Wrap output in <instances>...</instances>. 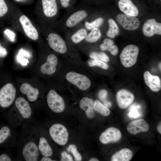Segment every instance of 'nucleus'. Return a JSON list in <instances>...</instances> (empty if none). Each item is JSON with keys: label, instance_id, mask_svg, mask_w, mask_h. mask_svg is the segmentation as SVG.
Masks as SVG:
<instances>
[{"label": "nucleus", "instance_id": "obj_20", "mask_svg": "<svg viewBox=\"0 0 161 161\" xmlns=\"http://www.w3.org/2000/svg\"><path fill=\"white\" fill-rule=\"evenodd\" d=\"M145 84L153 91L157 92L161 89V81L157 76L152 75L148 71H145L143 74Z\"/></svg>", "mask_w": 161, "mask_h": 161}, {"label": "nucleus", "instance_id": "obj_6", "mask_svg": "<svg viewBox=\"0 0 161 161\" xmlns=\"http://www.w3.org/2000/svg\"><path fill=\"white\" fill-rule=\"evenodd\" d=\"M46 51V61L41 66L40 70L42 74L51 76L56 73L58 67H62L63 60L60 59L59 55L51 49H47Z\"/></svg>", "mask_w": 161, "mask_h": 161}, {"label": "nucleus", "instance_id": "obj_5", "mask_svg": "<svg viewBox=\"0 0 161 161\" xmlns=\"http://www.w3.org/2000/svg\"><path fill=\"white\" fill-rule=\"evenodd\" d=\"M59 9L57 0H38L34 13L37 24L52 28L58 20Z\"/></svg>", "mask_w": 161, "mask_h": 161}, {"label": "nucleus", "instance_id": "obj_40", "mask_svg": "<svg viewBox=\"0 0 161 161\" xmlns=\"http://www.w3.org/2000/svg\"><path fill=\"white\" fill-rule=\"evenodd\" d=\"M161 123L160 122L157 126V130L160 134H161Z\"/></svg>", "mask_w": 161, "mask_h": 161}, {"label": "nucleus", "instance_id": "obj_1", "mask_svg": "<svg viewBox=\"0 0 161 161\" xmlns=\"http://www.w3.org/2000/svg\"><path fill=\"white\" fill-rule=\"evenodd\" d=\"M91 73V72L82 65L63 60L59 80L74 94L88 93L93 86Z\"/></svg>", "mask_w": 161, "mask_h": 161}, {"label": "nucleus", "instance_id": "obj_35", "mask_svg": "<svg viewBox=\"0 0 161 161\" xmlns=\"http://www.w3.org/2000/svg\"><path fill=\"white\" fill-rule=\"evenodd\" d=\"M4 33L10 41L13 42L15 40L16 34L13 31L6 29L4 31Z\"/></svg>", "mask_w": 161, "mask_h": 161}, {"label": "nucleus", "instance_id": "obj_19", "mask_svg": "<svg viewBox=\"0 0 161 161\" xmlns=\"http://www.w3.org/2000/svg\"><path fill=\"white\" fill-rule=\"evenodd\" d=\"M94 102L93 98L87 96L82 97L79 102L80 108L85 111L87 117L90 119L93 118L95 116Z\"/></svg>", "mask_w": 161, "mask_h": 161}, {"label": "nucleus", "instance_id": "obj_11", "mask_svg": "<svg viewBox=\"0 0 161 161\" xmlns=\"http://www.w3.org/2000/svg\"><path fill=\"white\" fill-rule=\"evenodd\" d=\"M16 89L11 83H8L0 89V106L3 108L9 107L14 101Z\"/></svg>", "mask_w": 161, "mask_h": 161}, {"label": "nucleus", "instance_id": "obj_34", "mask_svg": "<svg viewBox=\"0 0 161 161\" xmlns=\"http://www.w3.org/2000/svg\"><path fill=\"white\" fill-rule=\"evenodd\" d=\"M107 95L108 92L105 89H101L99 91L97 94L98 98L103 102L106 100Z\"/></svg>", "mask_w": 161, "mask_h": 161}, {"label": "nucleus", "instance_id": "obj_36", "mask_svg": "<svg viewBox=\"0 0 161 161\" xmlns=\"http://www.w3.org/2000/svg\"><path fill=\"white\" fill-rule=\"evenodd\" d=\"M128 115L129 117L136 118L140 116V114L136 107H133L131 109Z\"/></svg>", "mask_w": 161, "mask_h": 161}, {"label": "nucleus", "instance_id": "obj_31", "mask_svg": "<svg viewBox=\"0 0 161 161\" xmlns=\"http://www.w3.org/2000/svg\"><path fill=\"white\" fill-rule=\"evenodd\" d=\"M12 7L9 8L5 0H0V18L8 15L11 16Z\"/></svg>", "mask_w": 161, "mask_h": 161}, {"label": "nucleus", "instance_id": "obj_18", "mask_svg": "<svg viewBox=\"0 0 161 161\" xmlns=\"http://www.w3.org/2000/svg\"><path fill=\"white\" fill-rule=\"evenodd\" d=\"M149 129V127L148 124L143 119L131 122L127 127L128 131L133 135H136L140 132L147 131Z\"/></svg>", "mask_w": 161, "mask_h": 161}, {"label": "nucleus", "instance_id": "obj_44", "mask_svg": "<svg viewBox=\"0 0 161 161\" xmlns=\"http://www.w3.org/2000/svg\"><path fill=\"white\" fill-rule=\"evenodd\" d=\"M159 68L161 70V62H160L159 64Z\"/></svg>", "mask_w": 161, "mask_h": 161}, {"label": "nucleus", "instance_id": "obj_23", "mask_svg": "<svg viewBox=\"0 0 161 161\" xmlns=\"http://www.w3.org/2000/svg\"><path fill=\"white\" fill-rule=\"evenodd\" d=\"M20 89L22 94L27 95L30 101L33 102L37 99L39 94L38 89L33 88L28 83H24L21 86Z\"/></svg>", "mask_w": 161, "mask_h": 161}, {"label": "nucleus", "instance_id": "obj_12", "mask_svg": "<svg viewBox=\"0 0 161 161\" xmlns=\"http://www.w3.org/2000/svg\"><path fill=\"white\" fill-rule=\"evenodd\" d=\"M119 24L125 29L127 30H134L137 29L140 25V21L135 17L120 13L116 16Z\"/></svg>", "mask_w": 161, "mask_h": 161}, {"label": "nucleus", "instance_id": "obj_45", "mask_svg": "<svg viewBox=\"0 0 161 161\" xmlns=\"http://www.w3.org/2000/svg\"></svg>", "mask_w": 161, "mask_h": 161}, {"label": "nucleus", "instance_id": "obj_29", "mask_svg": "<svg viewBox=\"0 0 161 161\" xmlns=\"http://www.w3.org/2000/svg\"><path fill=\"white\" fill-rule=\"evenodd\" d=\"M93 107L94 111L103 116L107 117L110 113L109 109L100 101L96 100L94 101Z\"/></svg>", "mask_w": 161, "mask_h": 161}, {"label": "nucleus", "instance_id": "obj_15", "mask_svg": "<svg viewBox=\"0 0 161 161\" xmlns=\"http://www.w3.org/2000/svg\"><path fill=\"white\" fill-rule=\"evenodd\" d=\"M134 98V94L125 89L119 90L116 94L117 103L119 107L122 109L127 108L133 102Z\"/></svg>", "mask_w": 161, "mask_h": 161}, {"label": "nucleus", "instance_id": "obj_41", "mask_svg": "<svg viewBox=\"0 0 161 161\" xmlns=\"http://www.w3.org/2000/svg\"><path fill=\"white\" fill-rule=\"evenodd\" d=\"M85 3L89 5L90 4H91L92 0H81Z\"/></svg>", "mask_w": 161, "mask_h": 161}, {"label": "nucleus", "instance_id": "obj_24", "mask_svg": "<svg viewBox=\"0 0 161 161\" xmlns=\"http://www.w3.org/2000/svg\"><path fill=\"white\" fill-rule=\"evenodd\" d=\"M94 14L83 22L84 27L89 31L94 28H100L103 25L105 21V18L103 17H94Z\"/></svg>", "mask_w": 161, "mask_h": 161}, {"label": "nucleus", "instance_id": "obj_22", "mask_svg": "<svg viewBox=\"0 0 161 161\" xmlns=\"http://www.w3.org/2000/svg\"><path fill=\"white\" fill-rule=\"evenodd\" d=\"M15 104L24 119L30 118L32 114V109L29 103L25 98L21 97H18L15 101Z\"/></svg>", "mask_w": 161, "mask_h": 161}, {"label": "nucleus", "instance_id": "obj_32", "mask_svg": "<svg viewBox=\"0 0 161 161\" xmlns=\"http://www.w3.org/2000/svg\"><path fill=\"white\" fill-rule=\"evenodd\" d=\"M60 9L68 10L74 7L75 0H57Z\"/></svg>", "mask_w": 161, "mask_h": 161}, {"label": "nucleus", "instance_id": "obj_7", "mask_svg": "<svg viewBox=\"0 0 161 161\" xmlns=\"http://www.w3.org/2000/svg\"><path fill=\"white\" fill-rule=\"evenodd\" d=\"M47 103L49 109L56 113H61L66 109L65 97L54 89H50L47 96Z\"/></svg>", "mask_w": 161, "mask_h": 161}, {"label": "nucleus", "instance_id": "obj_30", "mask_svg": "<svg viewBox=\"0 0 161 161\" xmlns=\"http://www.w3.org/2000/svg\"><path fill=\"white\" fill-rule=\"evenodd\" d=\"M11 130L9 127L3 126L0 129V145L6 142L10 135Z\"/></svg>", "mask_w": 161, "mask_h": 161}, {"label": "nucleus", "instance_id": "obj_8", "mask_svg": "<svg viewBox=\"0 0 161 161\" xmlns=\"http://www.w3.org/2000/svg\"><path fill=\"white\" fill-rule=\"evenodd\" d=\"M89 31L83 23L68 31L64 35L68 44L75 48L84 40Z\"/></svg>", "mask_w": 161, "mask_h": 161}, {"label": "nucleus", "instance_id": "obj_10", "mask_svg": "<svg viewBox=\"0 0 161 161\" xmlns=\"http://www.w3.org/2000/svg\"><path fill=\"white\" fill-rule=\"evenodd\" d=\"M49 132L53 140L58 144L63 146L67 143L69 134L66 127L63 125L56 123L50 127Z\"/></svg>", "mask_w": 161, "mask_h": 161}, {"label": "nucleus", "instance_id": "obj_26", "mask_svg": "<svg viewBox=\"0 0 161 161\" xmlns=\"http://www.w3.org/2000/svg\"><path fill=\"white\" fill-rule=\"evenodd\" d=\"M133 156L131 151L128 148H123L115 153L111 157L112 161H129Z\"/></svg>", "mask_w": 161, "mask_h": 161}, {"label": "nucleus", "instance_id": "obj_21", "mask_svg": "<svg viewBox=\"0 0 161 161\" xmlns=\"http://www.w3.org/2000/svg\"><path fill=\"white\" fill-rule=\"evenodd\" d=\"M118 6L120 10L126 15L136 17L139 14L137 8L131 0H120Z\"/></svg>", "mask_w": 161, "mask_h": 161}, {"label": "nucleus", "instance_id": "obj_39", "mask_svg": "<svg viewBox=\"0 0 161 161\" xmlns=\"http://www.w3.org/2000/svg\"><path fill=\"white\" fill-rule=\"evenodd\" d=\"M41 161H55V160H53L51 158L49 157H44L41 159Z\"/></svg>", "mask_w": 161, "mask_h": 161}, {"label": "nucleus", "instance_id": "obj_25", "mask_svg": "<svg viewBox=\"0 0 161 161\" xmlns=\"http://www.w3.org/2000/svg\"><path fill=\"white\" fill-rule=\"evenodd\" d=\"M114 44V41L112 40L105 38L99 45V48L101 51H108L112 55H116L118 53L119 49L117 46Z\"/></svg>", "mask_w": 161, "mask_h": 161}, {"label": "nucleus", "instance_id": "obj_14", "mask_svg": "<svg viewBox=\"0 0 161 161\" xmlns=\"http://www.w3.org/2000/svg\"><path fill=\"white\" fill-rule=\"evenodd\" d=\"M102 35L100 28H94L89 31L84 40L75 48L78 50L81 48L93 46L101 39Z\"/></svg>", "mask_w": 161, "mask_h": 161}, {"label": "nucleus", "instance_id": "obj_4", "mask_svg": "<svg viewBox=\"0 0 161 161\" xmlns=\"http://www.w3.org/2000/svg\"><path fill=\"white\" fill-rule=\"evenodd\" d=\"M10 19L13 28L21 33L28 39L41 44L44 43L38 25L13 5L12 6Z\"/></svg>", "mask_w": 161, "mask_h": 161}, {"label": "nucleus", "instance_id": "obj_42", "mask_svg": "<svg viewBox=\"0 0 161 161\" xmlns=\"http://www.w3.org/2000/svg\"><path fill=\"white\" fill-rule=\"evenodd\" d=\"M68 161H73V159L72 156L69 154H68L67 156Z\"/></svg>", "mask_w": 161, "mask_h": 161}, {"label": "nucleus", "instance_id": "obj_3", "mask_svg": "<svg viewBox=\"0 0 161 161\" xmlns=\"http://www.w3.org/2000/svg\"><path fill=\"white\" fill-rule=\"evenodd\" d=\"M94 13L89 5L86 4L73 7L67 10L65 14L56 22L52 28L64 35Z\"/></svg>", "mask_w": 161, "mask_h": 161}, {"label": "nucleus", "instance_id": "obj_43", "mask_svg": "<svg viewBox=\"0 0 161 161\" xmlns=\"http://www.w3.org/2000/svg\"><path fill=\"white\" fill-rule=\"evenodd\" d=\"M89 161H99V160L96 158H92L89 160Z\"/></svg>", "mask_w": 161, "mask_h": 161}, {"label": "nucleus", "instance_id": "obj_9", "mask_svg": "<svg viewBox=\"0 0 161 161\" xmlns=\"http://www.w3.org/2000/svg\"><path fill=\"white\" fill-rule=\"evenodd\" d=\"M139 52L138 47L135 45L130 44L126 46L120 55L122 64L126 68L133 66L137 62Z\"/></svg>", "mask_w": 161, "mask_h": 161}, {"label": "nucleus", "instance_id": "obj_27", "mask_svg": "<svg viewBox=\"0 0 161 161\" xmlns=\"http://www.w3.org/2000/svg\"><path fill=\"white\" fill-rule=\"evenodd\" d=\"M38 148L44 157H49L53 154V151L51 146L47 139L43 137H41L40 138Z\"/></svg>", "mask_w": 161, "mask_h": 161}, {"label": "nucleus", "instance_id": "obj_37", "mask_svg": "<svg viewBox=\"0 0 161 161\" xmlns=\"http://www.w3.org/2000/svg\"><path fill=\"white\" fill-rule=\"evenodd\" d=\"M11 160L8 154L3 153L0 154V161H10Z\"/></svg>", "mask_w": 161, "mask_h": 161}, {"label": "nucleus", "instance_id": "obj_33", "mask_svg": "<svg viewBox=\"0 0 161 161\" xmlns=\"http://www.w3.org/2000/svg\"><path fill=\"white\" fill-rule=\"evenodd\" d=\"M68 151H71L76 161H80L82 159L81 154L78 151L76 146L74 144H71L67 148Z\"/></svg>", "mask_w": 161, "mask_h": 161}, {"label": "nucleus", "instance_id": "obj_16", "mask_svg": "<svg viewBox=\"0 0 161 161\" xmlns=\"http://www.w3.org/2000/svg\"><path fill=\"white\" fill-rule=\"evenodd\" d=\"M142 30L144 35L147 37H151L155 34L160 35L161 23L154 19H149L144 24Z\"/></svg>", "mask_w": 161, "mask_h": 161}, {"label": "nucleus", "instance_id": "obj_13", "mask_svg": "<svg viewBox=\"0 0 161 161\" xmlns=\"http://www.w3.org/2000/svg\"><path fill=\"white\" fill-rule=\"evenodd\" d=\"M122 137L120 131L117 128L111 127L103 132L99 137V140L102 144H106L119 141Z\"/></svg>", "mask_w": 161, "mask_h": 161}, {"label": "nucleus", "instance_id": "obj_38", "mask_svg": "<svg viewBox=\"0 0 161 161\" xmlns=\"http://www.w3.org/2000/svg\"><path fill=\"white\" fill-rule=\"evenodd\" d=\"M103 103V104L107 108L111 107L112 105L111 103L107 100L104 101Z\"/></svg>", "mask_w": 161, "mask_h": 161}, {"label": "nucleus", "instance_id": "obj_2", "mask_svg": "<svg viewBox=\"0 0 161 161\" xmlns=\"http://www.w3.org/2000/svg\"><path fill=\"white\" fill-rule=\"evenodd\" d=\"M37 25L51 50L65 61L82 65L83 61L79 51L70 45L61 34L51 27Z\"/></svg>", "mask_w": 161, "mask_h": 161}, {"label": "nucleus", "instance_id": "obj_28", "mask_svg": "<svg viewBox=\"0 0 161 161\" xmlns=\"http://www.w3.org/2000/svg\"><path fill=\"white\" fill-rule=\"evenodd\" d=\"M108 23L109 28L106 32V35L109 38H113L119 34L118 27L115 22L112 18H109L108 20Z\"/></svg>", "mask_w": 161, "mask_h": 161}, {"label": "nucleus", "instance_id": "obj_17", "mask_svg": "<svg viewBox=\"0 0 161 161\" xmlns=\"http://www.w3.org/2000/svg\"><path fill=\"white\" fill-rule=\"evenodd\" d=\"M23 156L27 161H37L39 156V149L36 144L32 141L26 143L23 147Z\"/></svg>", "mask_w": 161, "mask_h": 161}]
</instances>
